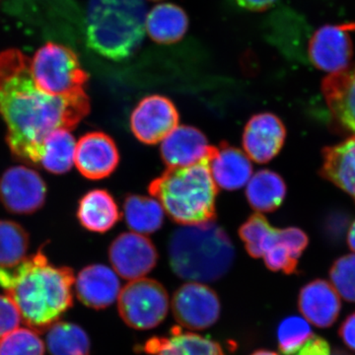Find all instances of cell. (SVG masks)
Masks as SVG:
<instances>
[{
	"instance_id": "8d00e7d4",
	"label": "cell",
	"mask_w": 355,
	"mask_h": 355,
	"mask_svg": "<svg viewBox=\"0 0 355 355\" xmlns=\"http://www.w3.org/2000/svg\"><path fill=\"white\" fill-rule=\"evenodd\" d=\"M277 0H236L238 6L254 12H261L272 7Z\"/></svg>"
},
{
	"instance_id": "5b68a950",
	"label": "cell",
	"mask_w": 355,
	"mask_h": 355,
	"mask_svg": "<svg viewBox=\"0 0 355 355\" xmlns=\"http://www.w3.org/2000/svg\"><path fill=\"white\" fill-rule=\"evenodd\" d=\"M146 16L144 0H89L88 46L109 60L130 58L144 42Z\"/></svg>"
},
{
	"instance_id": "4fadbf2b",
	"label": "cell",
	"mask_w": 355,
	"mask_h": 355,
	"mask_svg": "<svg viewBox=\"0 0 355 355\" xmlns=\"http://www.w3.org/2000/svg\"><path fill=\"white\" fill-rule=\"evenodd\" d=\"M74 163L83 176L89 180H102L116 169L120 153L116 142L107 133L88 132L76 144Z\"/></svg>"
},
{
	"instance_id": "603a6c76",
	"label": "cell",
	"mask_w": 355,
	"mask_h": 355,
	"mask_svg": "<svg viewBox=\"0 0 355 355\" xmlns=\"http://www.w3.org/2000/svg\"><path fill=\"white\" fill-rule=\"evenodd\" d=\"M188 28V15L182 7L176 4H158L147 13L146 33L156 43H177L184 38Z\"/></svg>"
},
{
	"instance_id": "ba28073f",
	"label": "cell",
	"mask_w": 355,
	"mask_h": 355,
	"mask_svg": "<svg viewBox=\"0 0 355 355\" xmlns=\"http://www.w3.org/2000/svg\"><path fill=\"white\" fill-rule=\"evenodd\" d=\"M172 309L175 319L182 327L202 331L218 321L221 305L214 289L200 282H189L175 292Z\"/></svg>"
},
{
	"instance_id": "9a60e30c",
	"label": "cell",
	"mask_w": 355,
	"mask_h": 355,
	"mask_svg": "<svg viewBox=\"0 0 355 355\" xmlns=\"http://www.w3.org/2000/svg\"><path fill=\"white\" fill-rule=\"evenodd\" d=\"M214 149L205 133L190 125H181L163 140L160 153L168 167L182 168L207 160Z\"/></svg>"
},
{
	"instance_id": "8992f818",
	"label": "cell",
	"mask_w": 355,
	"mask_h": 355,
	"mask_svg": "<svg viewBox=\"0 0 355 355\" xmlns=\"http://www.w3.org/2000/svg\"><path fill=\"white\" fill-rule=\"evenodd\" d=\"M30 67L35 83L46 94L72 97L86 93L84 86L88 74L81 67L76 53L67 46L44 44L35 53Z\"/></svg>"
},
{
	"instance_id": "cb8c5ba5",
	"label": "cell",
	"mask_w": 355,
	"mask_h": 355,
	"mask_svg": "<svg viewBox=\"0 0 355 355\" xmlns=\"http://www.w3.org/2000/svg\"><path fill=\"white\" fill-rule=\"evenodd\" d=\"M286 184L277 173L261 170L248 182L246 197L252 209L259 214L279 209L286 197Z\"/></svg>"
},
{
	"instance_id": "277c9868",
	"label": "cell",
	"mask_w": 355,
	"mask_h": 355,
	"mask_svg": "<svg viewBox=\"0 0 355 355\" xmlns=\"http://www.w3.org/2000/svg\"><path fill=\"white\" fill-rule=\"evenodd\" d=\"M209 159L189 167L168 168L149 184V193L182 226L216 219L217 186L210 173Z\"/></svg>"
},
{
	"instance_id": "f546056e",
	"label": "cell",
	"mask_w": 355,
	"mask_h": 355,
	"mask_svg": "<svg viewBox=\"0 0 355 355\" xmlns=\"http://www.w3.org/2000/svg\"><path fill=\"white\" fill-rule=\"evenodd\" d=\"M303 252L297 240L286 228H284L279 229L277 243L263 254V258L268 270L292 275L297 270L299 258Z\"/></svg>"
},
{
	"instance_id": "d4e9b609",
	"label": "cell",
	"mask_w": 355,
	"mask_h": 355,
	"mask_svg": "<svg viewBox=\"0 0 355 355\" xmlns=\"http://www.w3.org/2000/svg\"><path fill=\"white\" fill-rule=\"evenodd\" d=\"M123 214L128 227L139 234H151L162 227L164 209L157 200L130 195L123 202Z\"/></svg>"
},
{
	"instance_id": "e575fe53",
	"label": "cell",
	"mask_w": 355,
	"mask_h": 355,
	"mask_svg": "<svg viewBox=\"0 0 355 355\" xmlns=\"http://www.w3.org/2000/svg\"><path fill=\"white\" fill-rule=\"evenodd\" d=\"M331 347L324 338L313 335L296 355H331Z\"/></svg>"
},
{
	"instance_id": "30bf717a",
	"label": "cell",
	"mask_w": 355,
	"mask_h": 355,
	"mask_svg": "<svg viewBox=\"0 0 355 355\" xmlns=\"http://www.w3.org/2000/svg\"><path fill=\"white\" fill-rule=\"evenodd\" d=\"M352 32H355V23L320 28L308 46L311 62L318 69L330 74L347 69L354 55Z\"/></svg>"
},
{
	"instance_id": "52a82bcc",
	"label": "cell",
	"mask_w": 355,
	"mask_h": 355,
	"mask_svg": "<svg viewBox=\"0 0 355 355\" xmlns=\"http://www.w3.org/2000/svg\"><path fill=\"white\" fill-rule=\"evenodd\" d=\"M119 313L135 330H150L164 321L169 311V295L160 282L150 279L132 280L119 295Z\"/></svg>"
},
{
	"instance_id": "d590c367",
	"label": "cell",
	"mask_w": 355,
	"mask_h": 355,
	"mask_svg": "<svg viewBox=\"0 0 355 355\" xmlns=\"http://www.w3.org/2000/svg\"><path fill=\"white\" fill-rule=\"evenodd\" d=\"M338 335L345 345L355 352V312L343 322Z\"/></svg>"
},
{
	"instance_id": "44dd1931",
	"label": "cell",
	"mask_w": 355,
	"mask_h": 355,
	"mask_svg": "<svg viewBox=\"0 0 355 355\" xmlns=\"http://www.w3.org/2000/svg\"><path fill=\"white\" fill-rule=\"evenodd\" d=\"M77 218L89 231L105 233L121 219V212L113 196L106 190H92L81 198Z\"/></svg>"
},
{
	"instance_id": "1f68e13d",
	"label": "cell",
	"mask_w": 355,
	"mask_h": 355,
	"mask_svg": "<svg viewBox=\"0 0 355 355\" xmlns=\"http://www.w3.org/2000/svg\"><path fill=\"white\" fill-rule=\"evenodd\" d=\"M0 355H44V345L37 331L17 329L0 340Z\"/></svg>"
},
{
	"instance_id": "4dcf8cb0",
	"label": "cell",
	"mask_w": 355,
	"mask_h": 355,
	"mask_svg": "<svg viewBox=\"0 0 355 355\" xmlns=\"http://www.w3.org/2000/svg\"><path fill=\"white\" fill-rule=\"evenodd\" d=\"M313 336L309 322L302 317L289 316L277 328V343L284 355H295Z\"/></svg>"
},
{
	"instance_id": "f35d334b",
	"label": "cell",
	"mask_w": 355,
	"mask_h": 355,
	"mask_svg": "<svg viewBox=\"0 0 355 355\" xmlns=\"http://www.w3.org/2000/svg\"><path fill=\"white\" fill-rule=\"evenodd\" d=\"M251 355H279L275 352H270V350L260 349L253 352Z\"/></svg>"
},
{
	"instance_id": "3957f363",
	"label": "cell",
	"mask_w": 355,
	"mask_h": 355,
	"mask_svg": "<svg viewBox=\"0 0 355 355\" xmlns=\"http://www.w3.org/2000/svg\"><path fill=\"white\" fill-rule=\"evenodd\" d=\"M168 254L177 277L200 284L220 279L235 258L232 241L214 221L177 229L170 238Z\"/></svg>"
},
{
	"instance_id": "8fae6325",
	"label": "cell",
	"mask_w": 355,
	"mask_h": 355,
	"mask_svg": "<svg viewBox=\"0 0 355 355\" xmlns=\"http://www.w3.org/2000/svg\"><path fill=\"white\" fill-rule=\"evenodd\" d=\"M179 113L174 103L161 95L146 96L133 109L130 128L142 144H157L178 127Z\"/></svg>"
},
{
	"instance_id": "6da1fadb",
	"label": "cell",
	"mask_w": 355,
	"mask_h": 355,
	"mask_svg": "<svg viewBox=\"0 0 355 355\" xmlns=\"http://www.w3.org/2000/svg\"><path fill=\"white\" fill-rule=\"evenodd\" d=\"M31 60L20 51L0 53V116L14 157L39 165L44 141L58 128L71 130L90 112L86 93L72 97L46 94L35 83Z\"/></svg>"
},
{
	"instance_id": "9c48e42d",
	"label": "cell",
	"mask_w": 355,
	"mask_h": 355,
	"mask_svg": "<svg viewBox=\"0 0 355 355\" xmlns=\"http://www.w3.org/2000/svg\"><path fill=\"white\" fill-rule=\"evenodd\" d=\"M46 184L38 172L26 166L8 168L0 177V202L14 214H32L44 207Z\"/></svg>"
},
{
	"instance_id": "60d3db41",
	"label": "cell",
	"mask_w": 355,
	"mask_h": 355,
	"mask_svg": "<svg viewBox=\"0 0 355 355\" xmlns=\"http://www.w3.org/2000/svg\"><path fill=\"white\" fill-rule=\"evenodd\" d=\"M151 1H160V0H151Z\"/></svg>"
},
{
	"instance_id": "74e56055",
	"label": "cell",
	"mask_w": 355,
	"mask_h": 355,
	"mask_svg": "<svg viewBox=\"0 0 355 355\" xmlns=\"http://www.w3.org/2000/svg\"><path fill=\"white\" fill-rule=\"evenodd\" d=\"M347 243H349L350 250L355 253V221L350 226L349 235H347Z\"/></svg>"
},
{
	"instance_id": "f1b7e54d",
	"label": "cell",
	"mask_w": 355,
	"mask_h": 355,
	"mask_svg": "<svg viewBox=\"0 0 355 355\" xmlns=\"http://www.w3.org/2000/svg\"><path fill=\"white\" fill-rule=\"evenodd\" d=\"M30 237L26 229L11 220H0V268L17 266L24 260Z\"/></svg>"
},
{
	"instance_id": "2e32d148",
	"label": "cell",
	"mask_w": 355,
	"mask_h": 355,
	"mask_svg": "<svg viewBox=\"0 0 355 355\" xmlns=\"http://www.w3.org/2000/svg\"><path fill=\"white\" fill-rule=\"evenodd\" d=\"M120 292L118 273L109 266L101 263L87 266L77 275V298L92 309H106L116 300Z\"/></svg>"
},
{
	"instance_id": "5bb4252c",
	"label": "cell",
	"mask_w": 355,
	"mask_h": 355,
	"mask_svg": "<svg viewBox=\"0 0 355 355\" xmlns=\"http://www.w3.org/2000/svg\"><path fill=\"white\" fill-rule=\"evenodd\" d=\"M286 137V128L275 114H254L248 121L242 142L248 157L254 162H270L282 150Z\"/></svg>"
},
{
	"instance_id": "7a4b0ae2",
	"label": "cell",
	"mask_w": 355,
	"mask_h": 355,
	"mask_svg": "<svg viewBox=\"0 0 355 355\" xmlns=\"http://www.w3.org/2000/svg\"><path fill=\"white\" fill-rule=\"evenodd\" d=\"M73 270L51 265L40 248L17 266L0 268V287L33 331H48L73 305Z\"/></svg>"
},
{
	"instance_id": "484cf974",
	"label": "cell",
	"mask_w": 355,
	"mask_h": 355,
	"mask_svg": "<svg viewBox=\"0 0 355 355\" xmlns=\"http://www.w3.org/2000/svg\"><path fill=\"white\" fill-rule=\"evenodd\" d=\"M76 149V141L70 130L58 128L44 139L39 165L51 174H65L74 164Z\"/></svg>"
},
{
	"instance_id": "7c38bea8",
	"label": "cell",
	"mask_w": 355,
	"mask_h": 355,
	"mask_svg": "<svg viewBox=\"0 0 355 355\" xmlns=\"http://www.w3.org/2000/svg\"><path fill=\"white\" fill-rule=\"evenodd\" d=\"M109 259L114 270L123 279H142L155 268L158 253L153 242L139 233L119 235L109 248Z\"/></svg>"
},
{
	"instance_id": "ab89813d",
	"label": "cell",
	"mask_w": 355,
	"mask_h": 355,
	"mask_svg": "<svg viewBox=\"0 0 355 355\" xmlns=\"http://www.w3.org/2000/svg\"><path fill=\"white\" fill-rule=\"evenodd\" d=\"M331 355H352L349 354V352H345V350L340 349H336L334 350L333 354Z\"/></svg>"
},
{
	"instance_id": "e0dca14e",
	"label": "cell",
	"mask_w": 355,
	"mask_h": 355,
	"mask_svg": "<svg viewBox=\"0 0 355 355\" xmlns=\"http://www.w3.org/2000/svg\"><path fill=\"white\" fill-rule=\"evenodd\" d=\"M298 307L308 322L319 328H329L340 316L342 301L328 282L315 279L301 288Z\"/></svg>"
},
{
	"instance_id": "836d02e7",
	"label": "cell",
	"mask_w": 355,
	"mask_h": 355,
	"mask_svg": "<svg viewBox=\"0 0 355 355\" xmlns=\"http://www.w3.org/2000/svg\"><path fill=\"white\" fill-rule=\"evenodd\" d=\"M21 314L12 299L6 295H0V340L17 330L20 326Z\"/></svg>"
},
{
	"instance_id": "ac0fdd59",
	"label": "cell",
	"mask_w": 355,
	"mask_h": 355,
	"mask_svg": "<svg viewBox=\"0 0 355 355\" xmlns=\"http://www.w3.org/2000/svg\"><path fill=\"white\" fill-rule=\"evenodd\" d=\"M209 168L214 183L226 191L239 190L253 176V166L247 154L226 142L214 146Z\"/></svg>"
},
{
	"instance_id": "7402d4cb",
	"label": "cell",
	"mask_w": 355,
	"mask_h": 355,
	"mask_svg": "<svg viewBox=\"0 0 355 355\" xmlns=\"http://www.w3.org/2000/svg\"><path fill=\"white\" fill-rule=\"evenodd\" d=\"M321 174L355 200V135L324 149Z\"/></svg>"
},
{
	"instance_id": "ffe728a7",
	"label": "cell",
	"mask_w": 355,
	"mask_h": 355,
	"mask_svg": "<svg viewBox=\"0 0 355 355\" xmlns=\"http://www.w3.org/2000/svg\"><path fill=\"white\" fill-rule=\"evenodd\" d=\"M148 355H225L216 340L195 333L172 329L170 336L149 338L141 347Z\"/></svg>"
},
{
	"instance_id": "d6a6232c",
	"label": "cell",
	"mask_w": 355,
	"mask_h": 355,
	"mask_svg": "<svg viewBox=\"0 0 355 355\" xmlns=\"http://www.w3.org/2000/svg\"><path fill=\"white\" fill-rule=\"evenodd\" d=\"M330 279L334 288L345 300L355 303V254H345L331 266Z\"/></svg>"
},
{
	"instance_id": "d6986e66",
	"label": "cell",
	"mask_w": 355,
	"mask_h": 355,
	"mask_svg": "<svg viewBox=\"0 0 355 355\" xmlns=\"http://www.w3.org/2000/svg\"><path fill=\"white\" fill-rule=\"evenodd\" d=\"M322 91L334 118L355 133V65L327 76Z\"/></svg>"
},
{
	"instance_id": "4316f807",
	"label": "cell",
	"mask_w": 355,
	"mask_h": 355,
	"mask_svg": "<svg viewBox=\"0 0 355 355\" xmlns=\"http://www.w3.org/2000/svg\"><path fill=\"white\" fill-rule=\"evenodd\" d=\"M46 345L51 355H91L90 338L78 324L60 322L49 329Z\"/></svg>"
},
{
	"instance_id": "83f0119b",
	"label": "cell",
	"mask_w": 355,
	"mask_h": 355,
	"mask_svg": "<svg viewBox=\"0 0 355 355\" xmlns=\"http://www.w3.org/2000/svg\"><path fill=\"white\" fill-rule=\"evenodd\" d=\"M279 229L273 227L263 214H254L239 228V236L250 256L261 258L277 241Z\"/></svg>"
}]
</instances>
